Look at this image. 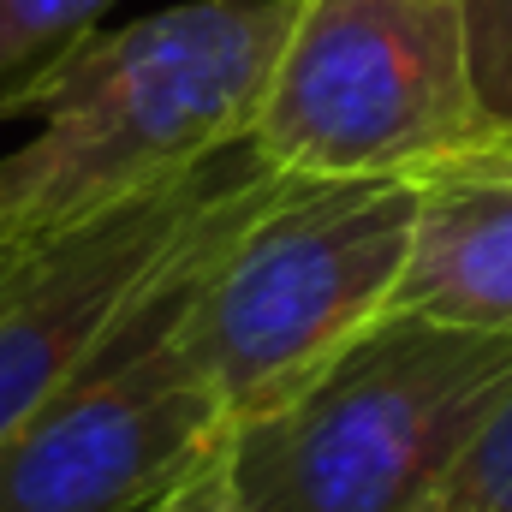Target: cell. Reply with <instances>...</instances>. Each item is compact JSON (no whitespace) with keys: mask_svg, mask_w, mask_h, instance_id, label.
<instances>
[{"mask_svg":"<svg viewBox=\"0 0 512 512\" xmlns=\"http://www.w3.org/2000/svg\"><path fill=\"white\" fill-rule=\"evenodd\" d=\"M298 0H185L96 30L18 108L0 155V251L84 227L245 155Z\"/></svg>","mask_w":512,"mask_h":512,"instance_id":"obj_1","label":"cell"},{"mask_svg":"<svg viewBox=\"0 0 512 512\" xmlns=\"http://www.w3.org/2000/svg\"><path fill=\"white\" fill-rule=\"evenodd\" d=\"M417 233V179L256 173L203 256L179 334L227 423L280 405L399 298Z\"/></svg>","mask_w":512,"mask_h":512,"instance_id":"obj_2","label":"cell"},{"mask_svg":"<svg viewBox=\"0 0 512 512\" xmlns=\"http://www.w3.org/2000/svg\"><path fill=\"white\" fill-rule=\"evenodd\" d=\"M512 382V334L387 310L280 405L227 429L245 512H423Z\"/></svg>","mask_w":512,"mask_h":512,"instance_id":"obj_3","label":"cell"},{"mask_svg":"<svg viewBox=\"0 0 512 512\" xmlns=\"http://www.w3.org/2000/svg\"><path fill=\"white\" fill-rule=\"evenodd\" d=\"M477 143L459 0H298L245 149L298 179H423Z\"/></svg>","mask_w":512,"mask_h":512,"instance_id":"obj_4","label":"cell"},{"mask_svg":"<svg viewBox=\"0 0 512 512\" xmlns=\"http://www.w3.org/2000/svg\"><path fill=\"white\" fill-rule=\"evenodd\" d=\"M256 173L262 161L245 149L209 227L161 292L78 382L0 447V512H149L227 441V405L179 334V304Z\"/></svg>","mask_w":512,"mask_h":512,"instance_id":"obj_5","label":"cell"},{"mask_svg":"<svg viewBox=\"0 0 512 512\" xmlns=\"http://www.w3.org/2000/svg\"><path fill=\"white\" fill-rule=\"evenodd\" d=\"M221 167L0 251V447L102 358L185 262L233 179Z\"/></svg>","mask_w":512,"mask_h":512,"instance_id":"obj_6","label":"cell"},{"mask_svg":"<svg viewBox=\"0 0 512 512\" xmlns=\"http://www.w3.org/2000/svg\"><path fill=\"white\" fill-rule=\"evenodd\" d=\"M393 310L512 334V155L477 143L417 179V233Z\"/></svg>","mask_w":512,"mask_h":512,"instance_id":"obj_7","label":"cell"},{"mask_svg":"<svg viewBox=\"0 0 512 512\" xmlns=\"http://www.w3.org/2000/svg\"><path fill=\"white\" fill-rule=\"evenodd\" d=\"M120 0H0V120H18L24 96L78 54Z\"/></svg>","mask_w":512,"mask_h":512,"instance_id":"obj_8","label":"cell"},{"mask_svg":"<svg viewBox=\"0 0 512 512\" xmlns=\"http://www.w3.org/2000/svg\"><path fill=\"white\" fill-rule=\"evenodd\" d=\"M423 512H512V382L495 393Z\"/></svg>","mask_w":512,"mask_h":512,"instance_id":"obj_9","label":"cell"},{"mask_svg":"<svg viewBox=\"0 0 512 512\" xmlns=\"http://www.w3.org/2000/svg\"><path fill=\"white\" fill-rule=\"evenodd\" d=\"M465 12V60L483 114V143L512 131V0H459Z\"/></svg>","mask_w":512,"mask_h":512,"instance_id":"obj_10","label":"cell"},{"mask_svg":"<svg viewBox=\"0 0 512 512\" xmlns=\"http://www.w3.org/2000/svg\"><path fill=\"white\" fill-rule=\"evenodd\" d=\"M149 512H245L239 507V489H233V477H227V441L167 495V501H155Z\"/></svg>","mask_w":512,"mask_h":512,"instance_id":"obj_11","label":"cell"},{"mask_svg":"<svg viewBox=\"0 0 512 512\" xmlns=\"http://www.w3.org/2000/svg\"><path fill=\"white\" fill-rule=\"evenodd\" d=\"M489 149H501V155H512V131H507V137H489Z\"/></svg>","mask_w":512,"mask_h":512,"instance_id":"obj_12","label":"cell"}]
</instances>
